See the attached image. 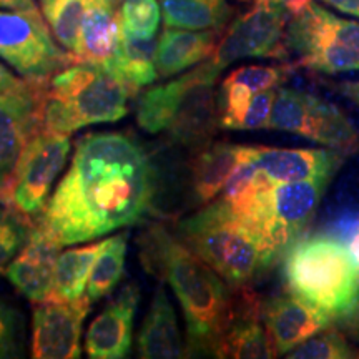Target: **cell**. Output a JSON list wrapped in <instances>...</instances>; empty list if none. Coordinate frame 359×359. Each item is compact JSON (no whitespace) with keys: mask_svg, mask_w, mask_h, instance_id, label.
I'll use <instances>...</instances> for the list:
<instances>
[{"mask_svg":"<svg viewBox=\"0 0 359 359\" xmlns=\"http://www.w3.org/2000/svg\"><path fill=\"white\" fill-rule=\"evenodd\" d=\"M158 173L137 137L83 135L37 222L62 246L133 226L154 212Z\"/></svg>","mask_w":359,"mask_h":359,"instance_id":"obj_1","label":"cell"},{"mask_svg":"<svg viewBox=\"0 0 359 359\" xmlns=\"http://www.w3.org/2000/svg\"><path fill=\"white\" fill-rule=\"evenodd\" d=\"M140 262L150 275L168 283L182 304L187 323L185 356L218 358L235 316L236 290L163 224H154L143 233Z\"/></svg>","mask_w":359,"mask_h":359,"instance_id":"obj_2","label":"cell"},{"mask_svg":"<svg viewBox=\"0 0 359 359\" xmlns=\"http://www.w3.org/2000/svg\"><path fill=\"white\" fill-rule=\"evenodd\" d=\"M175 235L233 290L248 288L255 278L276 262L250 224L223 198L210 201L182 219Z\"/></svg>","mask_w":359,"mask_h":359,"instance_id":"obj_3","label":"cell"},{"mask_svg":"<svg viewBox=\"0 0 359 359\" xmlns=\"http://www.w3.org/2000/svg\"><path fill=\"white\" fill-rule=\"evenodd\" d=\"M137 90L107 69L75 62L42 87L43 130L72 135L98 123H115L128 114Z\"/></svg>","mask_w":359,"mask_h":359,"instance_id":"obj_4","label":"cell"},{"mask_svg":"<svg viewBox=\"0 0 359 359\" xmlns=\"http://www.w3.org/2000/svg\"><path fill=\"white\" fill-rule=\"evenodd\" d=\"M286 288L341 321L359 304V269L349 246L333 235L294 241L285 255Z\"/></svg>","mask_w":359,"mask_h":359,"instance_id":"obj_5","label":"cell"},{"mask_svg":"<svg viewBox=\"0 0 359 359\" xmlns=\"http://www.w3.org/2000/svg\"><path fill=\"white\" fill-rule=\"evenodd\" d=\"M330 183L331 178L271 183L259 172L246 195L226 203L250 224L273 258L280 259L313 222Z\"/></svg>","mask_w":359,"mask_h":359,"instance_id":"obj_6","label":"cell"},{"mask_svg":"<svg viewBox=\"0 0 359 359\" xmlns=\"http://www.w3.org/2000/svg\"><path fill=\"white\" fill-rule=\"evenodd\" d=\"M285 48L294 65L325 75L359 72V22L343 19L316 0H285Z\"/></svg>","mask_w":359,"mask_h":359,"instance_id":"obj_7","label":"cell"},{"mask_svg":"<svg viewBox=\"0 0 359 359\" xmlns=\"http://www.w3.org/2000/svg\"><path fill=\"white\" fill-rule=\"evenodd\" d=\"M70 147V135L50 130L34 135L0 195V203L30 222H37L48 203L53 182L65 167Z\"/></svg>","mask_w":359,"mask_h":359,"instance_id":"obj_8","label":"cell"},{"mask_svg":"<svg viewBox=\"0 0 359 359\" xmlns=\"http://www.w3.org/2000/svg\"><path fill=\"white\" fill-rule=\"evenodd\" d=\"M269 128L298 135L344 155L359 150V132L334 103L296 88H278Z\"/></svg>","mask_w":359,"mask_h":359,"instance_id":"obj_9","label":"cell"},{"mask_svg":"<svg viewBox=\"0 0 359 359\" xmlns=\"http://www.w3.org/2000/svg\"><path fill=\"white\" fill-rule=\"evenodd\" d=\"M0 58L25 80H47L77 62L55 43L37 7L0 11Z\"/></svg>","mask_w":359,"mask_h":359,"instance_id":"obj_10","label":"cell"},{"mask_svg":"<svg viewBox=\"0 0 359 359\" xmlns=\"http://www.w3.org/2000/svg\"><path fill=\"white\" fill-rule=\"evenodd\" d=\"M288 17L285 4H257L238 15L219 35L217 48L208 60L219 72L245 58H276L286 62L285 32Z\"/></svg>","mask_w":359,"mask_h":359,"instance_id":"obj_11","label":"cell"},{"mask_svg":"<svg viewBox=\"0 0 359 359\" xmlns=\"http://www.w3.org/2000/svg\"><path fill=\"white\" fill-rule=\"evenodd\" d=\"M90 311L87 294L77 299L48 298L34 308L32 356L39 359H79L80 338Z\"/></svg>","mask_w":359,"mask_h":359,"instance_id":"obj_12","label":"cell"},{"mask_svg":"<svg viewBox=\"0 0 359 359\" xmlns=\"http://www.w3.org/2000/svg\"><path fill=\"white\" fill-rule=\"evenodd\" d=\"M43 83L45 80H29L25 88L0 93V195L6 190L27 143L43 130Z\"/></svg>","mask_w":359,"mask_h":359,"instance_id":"obj_13","label":"cell"},{"mask_svg":"<svg viewBox=\"0 0 359 359\" xmlns=\"http://www.w3.org/2000/svg\"><path fill=\"white\" fill-rule=\"evenodd\" d=\"M219 74L222 72L210 60L196 67L195 82L188 88L167 130L173 142L200 148L213 137L215 130L219 127L218 98L215 95V82Z\"/></svg>","mask_w":359,"mask_h":359,"instance_id":"obj_14","label":"cell"},{"mask_svg":"<svg viewBox=\"0 0 359 359\" xmlns=\"http://www.w3.org/2000/svg\"><path fill=\"white\" fill-rule=\"evenodd\" d=\"M62 245L39 222L30 226L19 255L6 269L7 280L29 302L42 303L50 298L53 276Z\"/></svg>","mask_w":359,"mask_h":359,"instance_id":"obj_15","label":"cell"},{"mask_svg":"<svg viewBox=\"0 0 359 359\" xmlns=\"http://www.w3.org/2000/svg\"><path fill=\"white\" fill-rule=\"evenodd\" d=\"M140 291L133 281L116 291L115 298L90 325L85 353L92 359H122L132 351L133 320Z\"/></svg>","mask_w":359,"mask_h":359,"instance_id":"obj_16","label":"cell"},{"mask_svg":"<svg viewBox=\"0 0 359 359\" xmlns=\"http://www.w3.org/2000/svg\"><path fill=\"white\" fill-rule=\"evenodd\" d=\"M253 160L271 183L331 178L344 163V154L333 148H275L255 145Z\"/></svg>","mask_w":359,"mask_h":359,"instance_id":"obj_17","label":"cell"},{"mask_svg":"<svg viewBox=\"0 0 359 359\" xmlns=\"http://www.w3.org/2000/svg\"><path fill=\"white\" fill-rule=\"evenodd\" d=\"M262 314L278 354H288L333 323L327 314L290 291L264 302Z\"/></svg>","mask_w":359,"mask_h":359,"instance_id":"obj_18","label":"cell"},{"mask_svg":"<svg viewBox=\"0 0 359 359\" xmlns=\"http://www.w3.org/2000/svg\"><path fill=\"white\" fill-rule=\"evenodd\" d=\"M263 303L250 288L236 290L235 316L219 346L218 358L269 359L278 353L266 326L262 325Z\"/></svg>","mask_w":359,"mask_h":359,"instance_id":"obj_19","label":"cell"},{"mask_svg":"<svg viewBox=\"0 0 359 359\" xmlns=\"http://www.w3.org/2000/svg\"><path fill=\"white\" fill-rule=\"evenodd\" d=\"M250 145H235L230 142L205 143L191 161V187L200 205L213 201L235 170L248 158Z\"/></svg>","mask_w":359,"mask_h":359,"instance_id":"obj_20","label":"cell"},{"mask_svg":"<svg viewBox=\"0 0 359 359\" xmlns=\"http://www.w3.org/2000/svg\"><path fill=\"white\" fill-rule=\"evenodd\" d=\"M219 30H185L165 27L156 42L155 65L158 77L168 79L182 74L213 55Z\"/></svg>","mask_w":359,"mask_h":359,"instance_id":"obj_21","label":"cell"},{"mask_svg":"<svg viewBox=\"0 0 359 359\" xmlns=\"http://www.w3.org/2000/svg\"><path fill=\"white\" fill-rule=\"evenodd\" d=\"M122 42V20L110 0H95L85 17L80 32L77 62L111 70Z\"/></svg>","mask_w":359,"mask_h":359,"instance_id":"obj_22","label":"cell"},{"mask_svg":"<svg viewBox=\"0 0 359 359\" xmlns=\"http://www.w3.org/2000/svg\"><path fill=\"white\" fill-rule=\"evenodd\" d=\"M137 341L140 358L177 359L185 356L177 314L163 286H158L155 291Z\"/></svg>","mask_w":359,"mask_h":359,"instance_id":"obj_23","label":"cell"},{"mask_svg":"<svg viewBox=\"0 0 359 359\" xmlns=\"http://www.w3.org/2000/svg\"><path fill=\"white\" fill-rule=\"evenodd\" d=\"M196 79V69L172 82L156 85L142 93L137 105V122L147 133L167 132L180 109L183 97Z\"/></svg>","mask_w":359,"mask_h":359,"instance_id":"obj_24","label":"cell"},{"mask_svg":"<svg viewBox=\"0 0 359 359\" xmlns=\"http://www.w3.org/2000/svg\"><path fill=\"white\" fill-rule=\"evenodd\" d=\"M165 27L185 30H219L230 22L228 0H160Z\"/></svg>","mask_w":359,"mask_h":359,"instance_id":"obj_25","label":"cell"},{"mask_svg":"<svg viewBox=\"0 0 359 359\" xmlns=\"http://www.w3.org/2000/svg\"><path fill=\"white\" fill-rule=\"evenodd\" d=\"M155 50V37H137L122 29V42L110 72L138 92L142 87L154 83L158 77Z\"/></svg>","mask_w":359,"mask_h":359,"instance_id":"obj_26","label":"cell"},{"mask_svg":"<svg viewBox=\"0 0 359 359\" xmlns=\"http://www.w3.org/2000/svg\"><path fill=\"white\" fill-rule=\"evenodd\" d=\"M107 243H109V240L82 246V248L67 250L58 255L50 298H82L85 290H87L93 264H95L98 255L102 253Z\"/></svg>","mask_w":359,"mask_h":359,"instance_id":"obj_27","label":"cell"},{"mask_svg":"<svg viewBox=\"0 0 359 359\" xmlns=\"http://www.w3.org/2000/svg\"><path fill=\"white\" fill-rule=\"evenodd\" d=\"M95 0H40V11L50 32L67 52L79 50L82 24Z\"/></svg>","mask_w":359,"mask_h":359,"instance_id":"obj_28","label":"cell"},{"mask_svg":"<svg viewBox=\"0 0 359 359\" xmlns=\"http://www.w3.org/2000/svg\"><path fill=\"white\" fill-rule=\"evenodd\" d=\"M127 233H120L109 238V243L98 255L93 264L87 285V296L90 302H98L115 290L122 280L125 271V257H127Z\"/></svg>","mask_w":359,"mask_h":359,"instance_id":"obj_29","label":"cell"},{"mask_svg":"<svg viewBox=\"0 0 359 359\" xmlns=\"http://www.w3.org/2000/svg\"><path fill=\"white\" fill-rule=\"evenodd\" d=\"M286 356L291 359H354L359 351L351 346L348 336L341 327L327 326L308 338Z\"/></svg>","mask_w":359,"mask_h":359,"instance_id":"obj_30","label":"cell"},{"mask_svg":"<svg viewBox=\"0 0 359 359\" xmlns=\"http://www.w3.org/2000/svg\"><path fill=\"white\" fill-rule=\"evenodd\" d=\"M294 65L280 64V65H241L224 77L228 82H233L245 90H248L251 95H257L259 92L269 88H280L290 77Z\"/></svg>","mask_w":359,"mask_h":359,"instance_id":"obj_31","label":"cell"},{"mask_svg":"<svg viewBox=\"0 0 359 359\" xmlns=\"http://www.w3.org/2000/svg\"><path fill=\"white\" fill-rule=\"evenodd\" d=\"M120 20L125 32L137 37H155L161 19L158 0H122Z\"/></svg>","mask_w":359,"mask_h":359,"instance_id":"obj_32","label":"cell"},{"mask_svg":"<svg viewBox=\"0 0 359 359\" xmlns=\"http://www.w3.org/2000/svg\"><path fill=\"white\" fill-rule=\"evenodd\" d=\"M34 223L7 206L0 212V276L6 273L17 251L24 246Z\"/></svg>","mask_w":359,"mask_h":359,"instance_id":"obj_33","label":"cell"},{"mask_svg":"<svg viewBox=\"0 0 359 359\" xmlns=\"http://www.w3.org/2000/svg\"><path fill=\"white\" fill-rule=\"evenodd\" d=\"M24 351V320L11 304L0 299V359L19 358Z\"/></svg>","mask_w":359,"mask_h":359,"instance_id":"obj_34","label":"cell"},{"mask_svg":"<svg viewBox=\"0 0 359 359\" xmlns=\"http://www.w3.org/2000/svg\"><path fill=\"white\" fill-rule=\"evenodd\" d=\"M278 88H269L259 92L253 97L248 110L241 120L238 130H263L269 128V118H271L273 103H275Z\"/></svg>","mask_w":359,"mask_h":359,"instance_id":"obj_35","label":"cell"},{"mask_svg":"<svg viewBox=\"0 0 359 359\" xmlns=\"http://www.w3.org/2000/svg\"><path fill=\"white\" fill-rule=\"evenodd\" d=\"M29 80L25 79H17L6 65L0 64V93H8V92H17L27 87Z\"/></svg>","mask_w":359,"mask_h":359,"instance_id":"obj_36","label":"cell"},{"mask_svg":"<svg viewBox=\"0 0 359 359\" xmlns=\"http://www.w3.org/2000/svg\"><path fill=\"white\" fill-rule=\"evenodd\" d=\"M339 327L346 333L348 338H351L354 343L359 344V304L354 308L351 314H348L344 320L339 321Z\"/></svg>","mask_w":359,"mask_h":359,"instance_id":"obj_37","label":"cell"},{"mask_svg":"<svg viewBox=\"0 0 359 359\" xmlns=\"http://www.w3.org/2000/svg\"><path fill=\"white\" fill-rule=\"evenodd\" d=\"M321 2L336 8V11L359 19V0H321Z\"/></svg>","mask_w":359,"mask_h":359,"instance_id":"obj_38","label":"cell"},{"mask_svg":"<svg viewBox=\"0 0 359 359\" xmlns=\"http://www.w3.org/2000/svg\"><path fill=\"white\" fill-rule=\"evenodd\" d=\"M339 92L359 107V80H358V82L339 83Z\"/></svg>","mask_w":359,"mask_h":359,"instance_id":"obj_39","label":"cell"},{"mask_svg":"<svg viewBox=\"0 0 359 359\" xmlns=\"http://www.w3.org/2000/svg\"><path fill=\"white\" fill-rule=\"evenodd\" d=\"M34 7V0H0V8H8V11H24Z\"/></svg>","mask_w":359,"mask_h":359,"instance_id":"obj_40","label":"cell"},{"mask_svg":"<svg viewBox=\"0 0 359 359\" xmlns=\"http://www.w3.org/2000/svg\"><path fill=\"white\" fill-rule=\"evenodd\" d=\"M348 246H349V251H351L354 262H356V266L359 269V230H358L356 235L353 236V240L349 241Z\"/></svg>","mask_w":359,"mask_h":359,"instance_id":"obj_41","label":"cell"},{"mask_svg":"<svg viewBox=\"0 0 359 359\" xmlns=\"http://www.w3.org/2000/svg\"><path fill=\"white\" fill-rule=\"evenodd\" d=\"M238 2L253 4V6H257V4H283L285 0H238Z\"/></svg>","mask_w":359,"mask_h":359,"instance_id":"obj_42","label":"cell"},{"mask_svg":"<svg viewBox=\"0 0 359 359\" xmlns=\"http://www.w3.org/2000/svg\"><path fill=\"white\" fill-rule=\"evenodd\" d=\"M110 2H111V4H114V6H116V7H118V6H120V4H122V0H110Z\"/></svg>","mask_w":359,"mask_h":359,"instance_id":"obj_43","label":"cell"}]
</instances>
